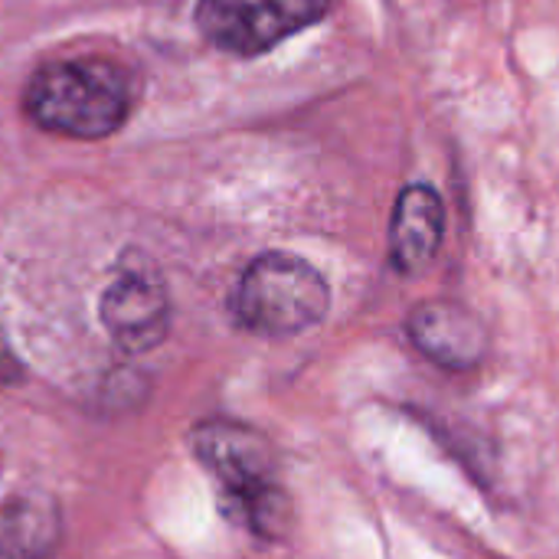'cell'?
Instances as JSON below:
<instances>
[{
    "instance_id": "obj_9",
    "label": "cell",
    "mask_w": 559,
    "mask_h": 559,
    "mask_svg": "<svg viewBox=\"0 0 559 559\" xmlns=\"http://www.w3.org/2000/svg\"><path fill=\"white\" fill-rule=\"evenodd\" d=\"M16 377H20V367H16V360L10 357V350H7V344L0 337V383H16Z\"/></svg>"
},
{
    "instance_id": "obj_7",
    "label": "cell",
    "mask_w": 559,
    "mask_h": 559,
    "mask_svg": "<svg viewBox=\"0 0 559 559\" xmlns=\"http://www.w3.org/2000/svg\"><path fill=\"white\" fill-rule=\"evenodd\" d=\"M445 239V203L429 183H409L393 206L390 219V255L406 275L423 272L442 249Z\"/></svg>"
},
{
    "instance_id": "obj_2",
    "label": "cell",
    "mask_w": 559,
    "mask_h": 559,
    "mask_svg": "<svg viewBox=\"0 0 559 559\" xmlns=\"http://www.w3.org/2000/svg\"><path fill=\"white\" fill-rule=\"evenodd\" d=\"M328 308L331 288L324 275L288 252L252 259L233 295L236 321L259 337H295L324 321Z\"/></svg>"
},
{
    "instance_id": "obj_3",
    "label": "cell",
    "mask_w": 559,
    "mask_h": 559,
    "mask_svg": "<svg viewBox=\"0 0 559 559\" xmlns=\"http://www.w3.org/2000/svg\"><path fill=\"white\" fill-rule=\"evenodd\" d=\"M331 10V0H200L197 26L223 52L259 56L308 29Z\"/></svg>"
},
{
    "instance_id": "obj_5",
    "label": "cell",
    "mask_w": 559,
    "mask_h": 559,
    "mask_svg": "<svg viewBox=\"0 0 559 559\" xmlns=\"http://www.w3.org/2000/svg\"><path fill=\"white\" fill-rule=\"evenodd\" d=\"M193 452L223 485L229 504L278 485L275 481V449L272 442L242 423L210 419L193 429Z\"/></svg>"
},
{
    "instance_id": "obj_1",
    "label": "cell",
    "mask_w": 559,
    "mask_h": 559,
    "mask_svg": "<svg viewBox=\"0 0 559 559\" xmlns=\"http://www.w3.org/2000/svg\"><path fill=\"white\" fill-rule=\"evenodd\" d=\"M26 115L66 138H108L131 115L128 72L98 56L56 59L33 72L23 92Z\"/></svg>"
},
{
    "instance_id": "obj_6",
    "label": "cell",
    "mask_w": 559,
    "mask_h": 559,
    "mask_svg": "<svg viewBox=\"0 0 559 559\" xmlns=\"http://www.w3.org/2000/svg\"><path fill=\"white\" fill-rule=\"evenodd\" d=\"M413 347L442 370H475L488 354V331L481 318L449 298L423 301L406 318Z\"/></svg>"
},
{
    "instance_id": "obj_8",
    "label": "cell",
    "mask_w": 559,
    "mask_h": 559,
    "mask_svg": "<svg viewBox=\"0 0 559 559\" xmlns=\"http://www.w3.org/2000/svg\"><path fill=\"white\" fill-rule=\"evenodd\" d=\"M59 534V511L46 495H16L0 504V559H49Z\"/></svg>"
},
{
    "instance_id": "obj_4",
    "label": "cell",
    "mask_w": 559,
    "mask_h": 559,
    "mask_svg": "<svg viewBox=\"0 0 559 559\" xmlns=\"http://www.w3.org/2000/svg\"><path fill=\"white\" fill-rule=\"evenodd\" d=\"M102 324L128 354H144L167 337L170 298L151 262H121L102 292Z\"/></svg>"
}]
</instances>
